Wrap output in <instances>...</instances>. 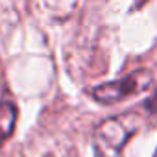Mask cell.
<instances>
[{
  "mask_svg": "<svg viewBox=\"0 0 157 157\" xmlns=\"http://www.w3.org/2000/svg\"><path fill=\"white\" fill-rule=\"evenodd\" d=\"M139 129V117L129 113L122 117H111L104 120L93 139L94 157H122L126 142Z\"/></svg>",
  "mask_w": 157,
  "mask_h": 157,
  "instance_id": "cell-1",
  "label": "cell"
},
{
  "mask_svg": "<svg viewBox=\"0 0 157 157\" xmlns=\"http://www.w3.org/2000/svg\"><path fill=\"white\" fill-rule=\"evenodd\" d=\"M150 83H151V74L148 70H135V72L120 78V80L107 82V83L94 87L93 96L102 104H115V102H122L133 94L146 91L150 87Z\"/></svg>",
  "mask_w": 157,
  "mask_h": 157,
  "instance_id": "cell-2",
  "label": "cell"
},
{
  "mask_svg": "<svg viewBox=\"0 0 157 157\" xmlns=\"http://www.w3.org/2000/svg\"><path fill=\"white\" fill-rule=\"evenodd\" d=\"M17 124V107L13 102L4 100L0 102V148L6 142V139L13 133Z\"/></svg>",
  "mask_w": 157,
  "mask_h": 157,
  "instance_id": "cell-3",
  "label": "cell"
}]
</instances>
